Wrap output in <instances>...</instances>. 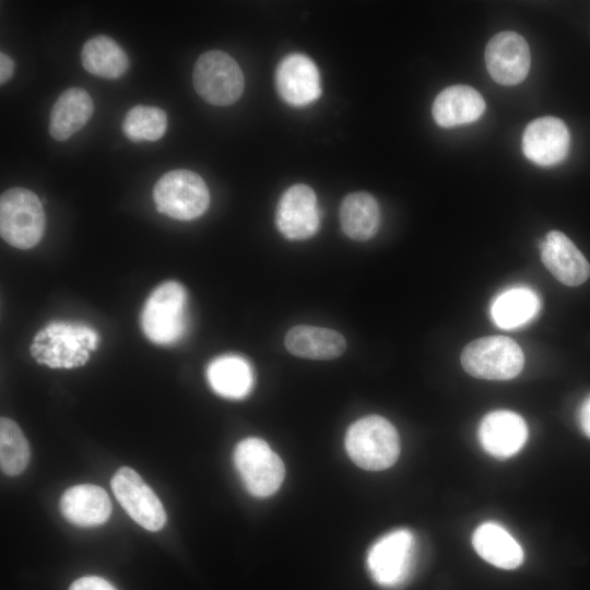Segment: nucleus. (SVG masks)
<instances>
[{
	"label": "nucleus",
	"mask_w": 590,
	"mask_h": 590,
	"mask_svg": "<svg viewBox=\"0 0 590 590\" xmlns=\"http://www.w3.org/2000/svg\"><path fill=\"white\" fill-rule=\"evenodd\" d=\"M98 343L94 329L83 323L51 322L38 331L31 345L32 356L51 368L84 365Z\"/></svg>",
	"instance_id": "f257e3e1"
},
{
	"label": "nucleus",
	"mask_w": 590,
	"mask_h": 590,
	"mask_svg": "<svg viewBox=\"0 0 590 590\" xmlns=\"http://www.w3.org/2000/svg\"><path fill=\"white\" fill-rule=\"evenodd\" d=\"M345 449L359 468L370 471L385 470L399 457V435L387 418L368 415L350 426L345 436Z\"/></svg>",
	"instance_id": "f03ea898"
},
{
	"label": "nucleus",
	"mask_w": 590,
	"mask_h": 590,
	"mask_svg": "<svg viewBox=\"0 0 590 590\" xmlns=\"http://www.w3.org/2000/svg\"><path fill=\"white\" fill-rule=\"evenodd\" d=\"M188 296L176 281L160 284L148 297L141 312L146 338L160 345L178 342L187 330Z\"/></svg>",
	"instance_id": "7ed1b4c3"
},
{
	"label": "nucleus",
	"mask_w": 590,
	"mask_h": 590,
	"mask_svg": "<svg viewBox=\"0 0 590 590\" xmlns=\"http://www.w3.org/2000/svg\"><path fill=\"white\" fill-rule=\"evenodd\" d=\"M46 227V215L39 198L26 188L5 190L0 198V234L19 249L36 246Z\"/></svg>",
	"instance_id": "20e7f679"
},
{
	"label": "nucleus",
	"mask_w": 590,
	"mask_h": 590,
	"mask_svg": "<svg viewBox=\"0 0 590 590\" xmlns=\"http://www.w3.org/2000/svg\"><path fill=\"white\" fill-rule=\"evenodd\" d=\"M461 364L464 370L476 378L507 380L516 377L523 368L524 356L512 339L492 335L476 339L463 349Z\"/></svg>",
	"instance_id": "39448f33"
},
{
	"label": "nucleus",
	"mask_w": 590,
	"mask_h": 590,
	"mask_svg": "<svg viewBox=\"0 0 590 590\" xmlns=\"http://www.w3.org/2000/svg\"><path fill=\"white\" fill-rule=\"evenodd\" d=\"M156 210L172 219L189 221L201 216L209 206L210 193L203 179L188 169L164 174L153 188Z\"/></svg>",
	"instance_id": "423d86ee"
},
{
	"label": "nucleus",
	"mask_w": 590,
	"mask_h": 590,
	"mask_svg": "<svg viewBox=\"0 0 590 590\" xmlns=\"http://www.w3.org/2000/svg\"><path fill=\"white\" fill-rule=\"evenodd\" d=\"M415 538L408 529L391 531L368 551L367 568L379 586L396 589L409 579L415 559Z\"/></svg>",
	"instance_id": "0eeeda50"
},
{
	"label": "nucleus",
	"mask_w": 590,
	"mask_h": 590,
	"mask_svg": "<svg viewBox=\"0 0 590 590\" xmlns=\"http://www.w3.org/2000/svg\"><path fill=\"white\" fill-rule=\"evenodd\" d=\"M192 79L200 97L215 106L232 105L244 91V75L239 64L222 50L202 54L194 64Z\"/></svg>",
	"instance_id": "6e6552de"
},
{
	"label": "nucleus",
	"mask_w": 590,
	"mask_h": 590,
	"mask_svg": "<svg viewBox=\"0 0 590 590\" xmlns=\"http://www.w3.org/2000/svg\"><path fill=\"white\" fill-rule=\"evenodd\" d=\"M234 464L247 491L256 497L274 494L284 479L281 458L262 439L249 437L236 446Z\"/></svg>",
	"instance_id": "1a4fd4ad"
},
{
	"label": "nucleus",
	"mask_w": 590,
	"mask_h": 590,
	"mask_svg": "<svg viewBox=\"0 0 590 590\" xmlns=\"http://www.w3.org/2000/svg\"><path fill=\"white\" fill-rule=\"evenodd\" d=\"M111 491L126 512L149 531L166 523L164 507L152 488L131 468L122 467L110 481Z\"/></svg>",
	"instance_id": "9d476101"
},
{
	"label": "nucleus",
	"mask_w": 590,
	"mask_h": 590,
	"mask_svg": "<svg viewBox=\"0 0 590 590\" xmlns=\"http://www.w3.org/2000/svg\"><path fill=\"white\" fill-rule=\"evenodd\" d=\"M486 69L502 85H516L529 72L531 55L526 39L518 33L505 31L496 34L485 49Z\"/></svg>",
	"instance_id": "9b49d317"
},
{
	"label": "nucleus",
	"mask_w": 590,
	"mask_h": 590,
	"mask_svg": "<svg viewBox=\"0 0 590 590\" xmlns=\"http://www.w3.org/2000/svg\"><path fill=\"white\" fill-rule=\"evenodd\" d=\"M275 222L288 239L302 240L314 236L320 224V213L314 190L304 184L290 187L278 203Z\"/></svg>",
	"instance_id": "f8f14e48"
},
{
	"label": "nucleus",
	"mask_w": 590,
	"mask_h": 590,
	"mask_svg": "<svg viewBox=\"0 0 590 590\" xmlns=\"http://www.w3.org/2000/svg\"><path fill=\"white\" fill-rule=\"evenodd\" d=\"M275 86L281 98L292 106H306L321 95L320 75L315 62L303 54H290L279 63Z\"/></svg>",
	"instance_id": "ddd939ff"
},
{
	"label": "nucleus",
	"mask_w": 590,
	"mask_h": 590,
	"mask_svg": "<svg viewBox=\"0 0 590 590\" xmlns=\"http://www.w3.org/2000/svg\"><path fill=\"white\" fill-rule=\"evenodd\" d=\"M569 140V131L563 120L552 116L540 117L526 127L522 151L531 162L552 166L567 156Z\"/></svg>",
	"instance_id": "4468645a"
},
{
	"label": "nucleus",
	"mask_w": 590,
	"mask_h": 590,
	"mask_svg": "<svg viewBox=\"0 0 590 590\" xmlns=\"http://www.w3.org/2000/svg\"><path fill=\"white\" fill-rule=\"evenodd\" d=\"M528 428L524 420L508 410L486 414L479 426V441L492 457L507 459L524 446Z\"/></svg>",
	"instance_id": "2eb2a0df"
},
{
	"label": "nucleus",
	"mask_w": 590,
	"mask_h": 590,
	"mask_svg": "<svg viewBox=\"0 0 590 590\" xmlns=\"http://www.w3.org/2000/svg\"><path fill=\"white\" fill-rule=\"evenodd\" d=\"M541 259L563 284L578 286L590 275V264L575 244L562 232L551 231L542 240Z\"/></svg>",
	"instance_id": "dca6fc26"
},
{
	"label": "nucleus",
	"mask_w": 590,
	"mask_h": 590,
	"mask_svg": "<svg viewBox=\"0 0 590 590\" xmlns=\"http://www.w3.org/2000/svg\"><path fill=\"white\" fill-rule=\"evenodd\" d=\"M60 511L71 523L79 527H96L105 523L111 514V502L106 491L93 484H80L68 488L60 498Z\"/></svg>",
	"instance_id": "f3484780"
},
{
	"label": "nucleus",
	"mask_w": 590,
	"mask_h": 590,
	"mask_svg": "<svg viewBox=\"0 0 590 590\" xmlns=\"http://www.w3.org/2000/svg\"><path fill=\"white\" fill-rule=\"evenodd\" d=\"M484 110L485 101L475 88L457 84L436 96L432 114L437 125L450 128L477 120Z\"/></svg>",
	"instance_id": "a211bd4d"
},
{
	"label": "nucleus",
	"mask_w": 590,
	"mask_h": 590,
	"mask_svg": "<svg viewBox=\"0 0 590 590\" xmlns=\"http://www.w3.org/2000/svg\"><path fill=\"white\" fill-rule=\"evenodd\" d=\"M472 545L484 560L498 568L515 569L523 563L521 545L499 523L480 524L473 532Z\"/></svg>",
	"instance_id": "6ab92c4d"
},
{
	"label": "nucleus",
	"mask_w": 590,
	"mask_h": 590,
	"mask_svg": "<svg viewBox=\"0 0 590 590\" xmlns=\"http://www.w3.org/2000/svg\"><path fill=\"white\" fill-rule=\"evenodd\" d=\"M94 105L90 94L81 87L62 92L52 105L48 130L57 141H66L90 120Z\"/></svg>",
	"instance_id": "aec40b11"
},
{
	"label": "nucleus",
	"mask_w": 590,
	"mask_h": 590,
	"mask_svg": "<svg viewBox=\"0 0 590 590\" xmlns=\"http://www.w3.org/2000/svg\"><path fill=\"white\" fill-rule=\"evenodd\" d=\"M285 346L295 356L309 359H333L346 349L344 337L327 328L296 326L285 337Z\"/></svg>",
	"instance_id": "412c9836"
},
{
	"label": "nucleus",
	"mask_w": 590,
	"mask_h": 590,
	"mask_svg": "<svg viewBox=\"0 0 590 590\" xmlns=\"http://www.w3.org/2000/svg\"><path fill=\"white\" fill-rule=\"evenodd\" d=\"M539 295L527 286H514L499 293L492 302L489 314L494 323L505 330L520 328L540 311Z\"/></svg>",
	"instance_id": "4be33fe9"
},
{
	"label": "nucleus",
	"mask_w": 590,
	"mask_h": 590,
	"mask_svg": "<svg viewBox=\"0 0 590 590\" xmlns=\"http://www.w3.org/2000/svg\"><path fill=\"white\" fill-rule=\"evenodd\" d=\"M206 378L211 388L227 399L245 398L253 384L249 363L237 355H223L213 359L206 368Z\"/></svg>",
	"instance_id": "5701e85b"
},
{
	"label": "nucleus",
	"mask_w": 590,
	"mask_h": 590,
	"mask_svg": "<svg viewBox=\"0 0 590 590\" xmlns=\"http://www.w3.org/2000/svg\"><path fill=\"white\" fill-rule=\"evenodd\" d=\"M340 222L351 239L363 241L371 238L380 224L378 202L365 191L347 194L340 206Z\"/></svg>",
	"instance_id": "b1692460"
},
{
	"label": "nucleus",
	"mask_w": 590,
	"mask_h": 590,
	"mask_svg": "<svg viewBox=\"0 0 590 590\" xmlns=\"http://www.w3.org/2000/svg\"><path fill=\"white\" fill-rule=\"evenodd\" d=\"M81 61L87 72L105 79L120 78L129 68L125 50L106 35L86 40L81 50Z\"/></svg>",
	"instance_id": "393cba45"
},
{
	"label": "nucleus",
	"mask_w": 590,
	"mask_h": 590,
	"mask_svg": "<svg viewBox=\"0 0 590 590\" xmlns=\"http://www.w3.org/2000/svg\"><path fill=\"white\" fill-rule=\"evenodd\" d=\"M30 461V446L19 425L8 418L0 420V465L7 475L22 473Z\"/></svg>",
	"instance_id": "a878e982"
},
{
	"label": "nucleus",
	"mask_w": 590,
	"mask_h": 590,
	"mask_svg": "<svg viewBox=\"0 0 590 590\" xmlns=\"http://www.w3.org/2000/svg\"><path fill=\"white\" fill-rule=\"evenodd\" d=\"M167 129V115L158 107L137 105L125 116L123 133L133 142L156 141Z\"/></svg>",
	"instance_id": "bb28decb"
},
{
	"label": "nucleus",
	"mask_w": 590,
	"mask_h": 590,
	"mask_svg": "<svg viewBox=\"0 0 590 590\" xmlns=\"http://www.w3.org/2000/svg\"><path fill=\"white\" fill-rule=\"evenodd\" d=\"M69 590H116V588L102 577L85 576L72 582Z\"/></svg>",
	"instance_id": "cd10ccee"
},
{
	"label": "nucleus",
	"mask_w": 590,
	"mask_h": 590,
	"mask_svg": "<svg viewBox=\"0 0 590 590\" xmlns=\"http://www.w3.org/2000/svg\"><path fill=\"white\" fill-rule=\"evenodd\" d=\"M579 425L586 436L590 438V396H588L578 413Z\"/></svg>",
	"instance_id": "c85d7f7f"
},
{
	"label": "nucleus",
	"mask_w": 590,
	"mask_h": 590,
	"mask_svg": "<svg viewBox=\"0 0 590 590\" xmlns=\"http://www.w3.org/2000/svg\"><path fill=\"white\" fill-rule=\"evenodd\" d=\"M13 60L3 51L0 52V84L7 83L13 74Z\"/></svg>",
	"instance_id": "c756f323"
}]
</instances>
